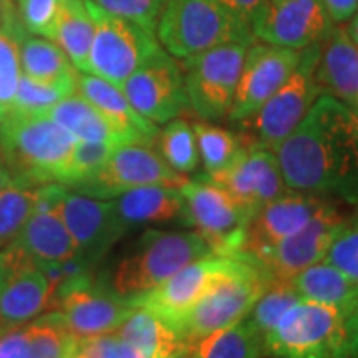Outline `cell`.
Segmentation results:
<instances>
[{
    "instance_id": "cell-1",
    "label": "cell",
    "mask_w": 358,
    "mask_h": 358,
    "mask_svg": "<svg viewBox=\"0 0 358 358\" xmlns=\"http://www.w3.org/2000/svg\"><path fill=\"white\" fill-rule=\"evenodd\" d=\"M285 186L325 198L358 196V113L324 93L277 146Z\"/></svg>"
},
{
    "instance_id": "cell-2",
    "label": "cell",
    "mask_w": 358,
    "mask_h": 358,
    "mask_svg": "<svg viewBox=\"0 0 358 358\" xmlns=\"http://www.w3.org/2000/svg\"><path fill=\"white\" fill-rule=\"evenodd\" d=\"M77 141L47 115L8 111L0 122V158L12 185L25 189L60 182Z\"/></svg>"
},
{
    "instance_id": "cell-3",
    "label": "cell",
    "mask_w": 358,
    "mask_h": 358,
    "mask_svg": "<svg viewBox=\"0 0 358 358\" xmlns=\"http://www.w3.org/2000/svg\"><path fill=\"white\" fill-rule=\"evenodd\" d=\"M211 254L213 249L196 231L148 229L129 245L103 282L133 306L179 268Z\"/></svg>"
},
{
    "instance_id": "cell-4",
    "label": "cell",
    "mask_w": 358,
    "mask_h": 358,
    "mask_svg": "<svg viewBox=\"0 0 358 358\" xmlns=\"http://www.w3.org/2000/svg\"><path fill=\"white\" fill-rule=\"evenodd\" d=\"M171 57L189 58L227 43H252V29L221 0H169L156 29Z\"/></svg>"
},
{
    "instance_id": "cell-5",
    "label": "cell",
    "mask_w": 358,
    "mask_h": 358,
    "mask_svg": "<svg viewBox=\"0 0 358 358\" xmlns=\"http://www.w3.org/2000/svg\"><path fill=\"white\" fill-rule=\"evenodd\" d=\"M322 43L302 48L301 60L282 87L249 120L239 123L241 134L254 145L275 151L299 123L306 118L313 103L324 95L317 66Z\"/></svg>"
},
{
    "instance_id": "cell-6",
    "label": "cell",
    "mask_w": 358,
    "mask_h": 358,
    "mask_svg": "<svg viewBox=\"0 0 358 358\" xmlns=\"http://www.w3.org/2000/svg\"><path fill=\"white\" fill-rule=\"evenodd\" d=\"M345 319L338 308L301 299L264 335L266 357L350 358Z\"/></svg>"
},
{
    "instance_id": "cell-7",
    "label": "cell",
    "mask_w": 358,
    "mask_h": 358,
    "mask_svg": "<svg viewBox=\"0 0 358 358\" xmlns=\"http://www.w3.org/2000/svg\"><path fill=\"white\" fill-rule=\"evenodd\" d=\"M95 25L87 73L96 75L122 88L145 62L161 50L155 32L103 10L93 0H85Z\"/></svg>"
},
{
    "instance_id": "cell-8",
    "label": "cell",
    "mask_w": 358,
    "mask_h": 358,
    "mask_svg": "<svg viewBox=\"0 0 358 358\" xmlns=\"http://www.w3.org/2000/svg\"><path fill=\"white\" fill-rule=\"evenodd\" d=\"M268 284L261 268L244 261L239 271L213 285L173 327L194 348L216 330L244 320Z\"/></svg>"
},
{
    "instance_id": "cell-9",
    "label": "cell",
    "mask_w": 358,
    "mask_h": 358,
    "mask_svg": "<svg viewBox=\"0 0 358 358\" xmlns=\"http://www.w3.org/2000/svg\"><path fill=\"white\" fill-rule=\"evenodd\" d=\"M250 43H227L182 60L189 108L203 122L227 118Z\"/></svg>"
},
{
    "instance_id": "cell-10",
    "label": "cell",
    "mask_w": 358,
    "mask_h": 358,
    "mask_svg": "<svg viewBox=\"0 0 358 358\" xmlns=\"http://www.w3.org/2000/svg\"><path fill=\"white\" fill-rule=\"evenodd\" d=\"M179 191L185 199L187 226L203 237L216 256H239L249 216L229 192L206 178L187 179Z\"/></svg>"
},
{
    "instance_id": "cell-11",
    "label": "cell",
    "mask_w": 358,
    "mask_h": 358,
    "mask_svg": "<svg viewBox=\"0 0 358 358\" xmlns=\"http://www.w3.org/2000/svg\"><path fill=\"white\" fill-rule=\"evenodd\" d=\"M133 308L92 272L62 282L52 295L48 312H60L71 335L82 340L115 332Z\"/></svg>"
},
{
    "instance_id": "cell-12",
    "label": "cell",
    "mask_w": 358,
    "mask_h": 358,
    "mask_svg": "<svg viewBox=\"0 0 358 358\" xmlns=\"http://www.w3.org/2000/svg\"><path fill=\"white\" fill-rule=\"evenodd\" d=\"M348 217L350 213L342 203L327 198L317 213L295 234L282 241L259 261L250 264L261 268L271 282L292 279L307 267L324 261Z\"/></svg>"
},
{
    "instance_id": "cell-13",
    "label": "cell",
    "mask_w": 358,
    "mask_h": 358,
    "mask_svg": "<svg viewBox=\"0 0 358 358\" xmlns=\"http://www.w3.org/2000/svg\"><path fill=\"white\" fill-rule=\"evenodd\" d=\"M186 181L187 178L164 163L155 146L127 143L115 146L100 171L70 191L110 201L136 187L156 185L181 187Z\"/></svg>"
},
{
    "instance_id": "cell-14",
    "label": "cell",
    "mask_w": 358,
    "mask_h": 358,
    "mask_svg": "<svg viewBox=\"0 0 358 358\" xmlns=\"http://www.w3.org/2000/svg\"><path fill=\"white\" fill-rule=\"evenodd\" d=\"M122 92L133 108L155 124H166L191 110L181 66L163 48L134 71Z\"/></svg>"
},
{
    "instance_id": "cell-15",
    "label": "cell",
    "mask_w": 358,
    "mask_h": 358,
    "mask_svg": "<svg viewBox=\"0 0 358 358\" xmlns=\"http://www.w3.org/2000/svg\"><path fill=\"white\" fill-rule=\"evenodd\" d=\"M50 285L35 259L12 241L0 250V330L48 310Z\"/></svg>"
},
{
    "instance_id": "cell-16",
    "label": "cell",
    "mask_w": 358,
    "mask_h": 358,
    "mask_svg": "<svg viewBox=\"0 0 358 358\" xmlns=\"http://www.w3.org/2000/svg\"><path fill=\"white\" fill-rule=\"evenodd\" d=\"M58 214L73 239L77 257L92 268L128 231L116 214L113 201L90 198L69 187L58 203Z\"/></svg>"
},
{
    "instance_id": "cell-17",
    "label": "cell",
    "mask_w": 358,
    "mask_h": 358,
    "mask_svg": "<svg viewBox=\"0 0 358 358\" xmlns=\"http://www.w3.org/2000/svg\"><path fill=\"white\" fill-rule=\"evenodd\" d=\"M243 266L244 259L216 254L196 259L151 292L136 299L133 307L150 308L174 325L213 285L234 274Z\"/></svg>"
},
{
    "instance_id": "cell-18",
    "label": "cell",
    "mask_w": 358,
    "mask_h": 358,
    "mask_svg": "<svg viewBox=\"0 0 358 358\" xmlns=\"http://www.w3.org/2000/svg\"><path fill=\"white\" fill-rule=\"evenodd\" d=\"M334 24L322 0H267L250 29L264 43L302 50L324 42Z\"/></svg>"
},
{
    "instance_id": "cell-19",
    "label": "cell",
    "mask_w": 358,
    "mask_h": 358,
    "mask_svg": "<svg viewBox=\"0 0 358 358\" xmlns=\"http://www.w3.org/2000/svg\"><path fill=\"white\" fill-rule=\"evenodd\" d=\"M301 52L271 43L250 45L227 120L239 124L256 113L287 82L301 60Z\"/></svg>"
},
{
    "instance_id": "cell-20",
    "label": "cell",
    "mask_w": 358,
    "mask_h": 358,
    "mask_svg": "<svg viewBox=\"0 0 358 358\" xmlns=\"http://www.w3.org/2000/svg\"><path fill=\"white\" fill-rule=\"evenodd\" d=\"M206 179L229 192L249 219L264 206L289 191L282 178L275 151L249 141L226 171Z\"/></svg>"
},
{
    "instance_id": "cell-21",
    "label": "cell",
    "mask_w": 358,
    "mask_h": 358,
    "mask_svg": "<svg viewBox=\"0 0 358 358\" xmlns=\"http://www.w3.org/2000/svg\"><path fill=\"white\" fill-rule=\"evenodd\" d=\"M325 196L301 191H285L249 219L239 259L256 262L295 234L324 204Z\"/></svg>"
},
{
    "instance_id": "cell-22",
    "label": "cell",
    "mask_w": 358,
    "mask_h": 358,
    "mask_svg": "<svg viewBox=\"0 0 358 358\" xmlns=\"http://www.w3.org/2000/svg\"><path fill=\"white\" fill-rule=\"evenodd\" d=\"M77 92L108 120L124 145L138 143V145L155 146L159 133L158 124L151 123L138 113L124 96L122 88L115 87L113 83L96 75L78 71Z\"/></svg>"
},
{
    "instance_id": "cell-23",
    "label": "cell",
    "mask_w": 358,
    "mask_h": 358,
    "mask_svg": "<svg viewBox=\"0 0 358 358\" xmlns=\"http://www.w3.org/2000/svg\"><path fill=\"white\" fill-rule=\"evenodd\" d=\"M317 78L327 95H332L358 113V47L345 29L334 27L322 42Z\"/></svg>"
},
{
    "instance_id": "cell-24",
    "label": "cell",
    "mask_w": 358,
    "mask_h": 358,
    "mask_svg": "<svg viewBox=\"0 0 358 358\" xmlns=\"http://www.w3.org/2000/svg\"><path fill=\"white\" fill-rule=\"evenodd\" d=\"M111 201L127 229L148 224H186L185 199L179 187L163 185L143 186L123 192Z\"/></svg>"
},
{
    "instance_id": "cell-25",
    "label": "cell",
    "mask_w": 358,
    "mask_h": 358,
    "mask_svg": "<svg viewBox=\"0 0 358 358\" xmlns=\"http://www.w3.org/2000/svg\"><path fill=\"white\" fill-rule=\"evenodd\" d=\"M115 334L146 358H191L192 348L178 330L150 308L134 307Z\"/></svg>"
},
{
    "instance_id": "cell-26",
    "label": "cell",
    "mask_w": 358,
    "mask_h": 358,
    "mask_svg": "<svg viewBox=\"0 0 358 358\" xmlns=\"http://www.w3.org/2000/svg\"><path fill=\"white\" fill-rule=\"evenodd\" d=\"M303 301L338 308L348 317L358 303V284L330 262L320 261L289 279Z\"/></svg>"
},
{
    "instance_id": "cell-27",
    "label": "cell",
    "mask_w": 358,
    "mask_h": 358,
    "mask_svg": "<svg viewBox=\"0 0 358 358\" xmlns=\"http://www.w3.org/2000/svg\"><path fill=\"white\" fill-rule=\"evenodd\" d=\"M37 262H65L77 256L73 239L58 211H34L13 239Z\"/></svg>"
},
{
    "instance_id": "cell-28",
    "label": "cell",
    "mask_w": 358,
    "mask_h": 358,
    "mask_svg": "<svg viewBox=\"0 0 358 358\" xmlns=\"http://www.w3.org/2000/svg\"><path fill=\"white\" fill-rule=\"evenodd\" d=\"M20 66L24 75L37 82L77 88L78 70L66 53L50 38H40L27 30L20 40Z\"/></svg>"
},
{
    "instance_id": "cell-29",
    "label": "cell",
    "mask_w": 358,
    "mask_h": 358,
    "mask_svg": "<svg viewBox=\"0 0 358 358\" xmlns=\"http://www.w3.org/2000/svg\"><path fill=\"white\" fill-rule=\"evenodd\" d=\"M45 115L73 134L78 141L110 143L115 146L124 145L108 120L80 93H73L60 100Z\"/></svg>"
},
{
    "instance_id": "cell-30",
    "label": "cell",
    "mask_w": 358,
    "mask_h": 358,
    "mask_svg": "<svg viewBox=\"0 0 358 358\" xmlns=\"http://www.w3.org/2000/svg\"><path fill=\"white\" fill-rule=\"evenodd\" d=\"M95 25L85 0H60L53 42L66 53L78 71H88Z\"/></svg>"
},
{
    "instance_id": "cell-31",
    "label": "cell",
    "mask_w": 358,
    "mask_h": 358,
    "mask_svg": "<svg viewBox=\"0 0 358 358\" xmlns=\"http://www.w3.org/2000/svg\"><path fill=\"white\" fill-rule=\"evenodd\" d=\"M262 337L248 319L216 330L199 340L191 358H264Z\"/></svg>"
},
{
    "instance_id": "cell-32",
    "label": "cell",
    "mask_w": 358,
    "mask_h": 358,
    "mask_svg": "<svg viewBox=\"0 0 358 358\" xmlns=\"http://www.w3.org/2000/svg\"><path fill=\"white\" fill-rule=\"evenodd\" d=\"M192 129L201 164L204 168V178H214L226 171L248 145L241 133L217 127L211 122H196Z\"/></svg>"
},
{
    "instance_id": "cell-33",
    "label": "cell",
    "mask_w": 358,
    "mask_h": 358,
    "mask_svg": "<svg viewBox=\"0 0 358 358\" xmlns=\"http://www.w3.org/2000/svg\"><path fill=\"white\" fill-rule=\"evenodd\" d=\"M25 325V358H71L78 340L71 335L60 312L52 310Z\"/></svg>"
},
{
    "instance_id": "cell-34",
    "label": "cell",
    "mask_w": 358,
    "mask_h": 358,
    "mask_svg": "<svg viewBox=\"0 0 358 358\" xmlns=\"http://www.w3.org/2000/svg\"><path fill=\"white\" fill-rule=\"evenodd\" d=\"M155 146L164 163L181 176L187 178L201 166L194 129L186 120L174 118L164 124V128L159 129Z\"/></svg>"
},
{
    "instance_id": "cell-35",
    "label": "cell",
    "mask_w": 358,
    "mask_h": 358,
    "mask_svg": "<svg viewBox=\"0 0 358 358\" xmlns=\"http://www.w3.org/2000/svg\"><path fill=\"white\" fill-rule=\"evenodd\" d=\"M25 29L19 12L0 20V106L10 111L20 80V40Z\"/></svg>"
},
{
    "instance_id": "cell-36",
    "label": "cell",
    "mask_w": 358,
    "mask_h": 358,
    "mask_svg": "<svg viewBox=\"0 0 358 358\" xmlns=\"http://www.w3.org/2000/svg\"><path fill=\"white\" fill-rule=\"evenodd\" d=\"M299 301L301 297L289 280L271 282L261 297L257 299V302L254 303V307L250 308L245 319L264 338V335L279 322L280 317Z\"/></svg>"
},
{
    "instance_id": "cell-37",
    "label": "cell",
    "mask_w": 358,
    "mask_h": 358,
    "mask_svg": "<svg viewBox=\"0 0 358 358\" xmlns=\"http://www.w3.org/2000/svg\"><path fill=\"white\" fill-rule=\"evenodd\" d=\"M77 93V88L69 85H50L20 75L19 87L10 111H19L27 115H45L52 106L64 98Z\"/></svg>"
},
{
    "instance_id": "cell-38",
    "label": "cell",
    "mask_w": 358,
    "mask_h": 358,
    "mask_svg": "<svg viewBox=\"0 0 358 358\" xmlns=\"http://www.w3.org/2000/svg\"><path fill=\"white\" fill-rule=\"evenodd\" d=\"M35 189L8 185L0 192V248L10 244L34 213Z\"/></svg>"
},
{
    "instance_id": "cell-39",
    "label": "cell",
    "mask_w": 358,
    "mask_h": 358,
    "mask_svg": "<svg viewBox=\"0 0 358 358\" xmlns=\"http://www.w3.org/2000/svg\"><path fill=\"white\" fill-rule=\"evenodd\" d=\"M113 150L115 145H110V143L77 141L64 176L60 179V185L69 189H75L78 185L100 171Z\"/></svg>"
},
{
    "instance_id": "cell-40",
    "label": "cell",
    "mask_w": 358,
    "mask_h": 358,
    "mask_svg": "<svg viewBox=\"0 0 358 358\" xmlns=\"http://www.w3.org/2000/svg\"><path fill=\"white\" fill-rule=\"evenodd\" d=\"M103 10L122 17L156 34L158 22L169 0H93Z\"/></svg>"
},
{
    "instance_id": "cell-41",
    "label": "cell",
    "mask_w": 358,
    "mask_h": 358,
    "mask_svg": "<svg viewBox=\"0 0 358 358\" xmlns=\"http://www.w3.org/2000/svg\"><path fill=\"white\" fill-rule=\"evenodd\" d=\"M324 261L340 268L358 284V213L350 214L343 224Z\"/></svg>"
},
{
    "instance_id": "cell-42",
    "label": "cell",
    "mask_w": 358,
    "mask_h": 358,
    "mask_svg": "<svg viewBox=\"0 0 358 358\" xmlns=\"http://www.w3.org/2000/svg\"><path fill=\"white\" fill-rule=\"evenodd\" d=\"M60 0H17V12L29 34L53 40Z\"/></svg>"
},
{
    "instance_id": "cell-43",
    "label": "cell",
    "mask_w": 358,
    "mask_h": 358,
    "mask_svg": "<svg viewBox=\"0 0 358 358\" xmlns=\"http://www.w3.org/2000/svg\"><path fill=\"white\" fill-rule=\"evenodd\" d=\"M71 358H146L115 332L78 340Z\"/></svg>"
},
{
    "instance_id": "cell-44",
    "label": "cell",
    "mask_w": 358,
    "mask_h": 358,
    "mask_svg": "<svg viewBox=\"0 0 358 358\" xmlns=\"http://www.w3.org/2000/svg\"><path fill=\"white\" fill-rule=\"evenodd\" d=\"M27 325L0 330V358H25Z\"/></svg>"
},
{
    "instance_id": "cell-45",
    "label": "cell",
    "mask_w": 358,
    "mask_h": 358,
    "mask_svg": "<svg viewBox=\"0 0 358 358\" xmlns=\"http://www.w3.org/2000/svg\"><path fill=\"white\" fill-rule=\"evenodd\" d=\"M221 3L229 8L236 17L244 20L245 24L252 25L254 19L262 10V7L266 6L267 0H221Z\"/></svg>"
},
{
    "instance_id": "cell-46",
    "label": "cell",
    "mask_w": 358,
    "mask_h": 358,
    "mask_svg": "<svg viewBox=\"0 0 358 358\" xmlns=\"http://www.w3.org/2000/svg\"><path fill=\"white\" fill-rule=\"evenodd\" d=\"M330 19L337 24L350 20L358 10V0H322Z\"/></svg>"
},
{
    "instance_id": "cell-47",
    "label": "cell",
    "mask_w": 358,
    "mask_h": 358,
    "mask_svg": "<svg viewBox=\"0 0 358 358\" xmlns=\"http://www.w3.org/2000/svg\"><path fill=\"white\" fill-rule=\"evenodd\" d=\"M347 345L350 358H358V303L345 319Z\"/></svg>"
},
{
    "instance_id": "cell-48",
    "label": "cell",
    "mask_w": 358,
    "mask_h": 358,
    "mask_svg": "<svg viewBox=\"0 0 358 358\" xmlns=\"http://www.w3.org/2000/svg\"><path fill=\"white\" fill-rule=\"evenodd\" d=\"M13 13H17V6L13 3V0H0V20L13 15Z\"/></svg>"
},
{
    "instance_id": "cell-49",
    "label": "cell",
    "mask_w": 358,
    "mask_h": 358,
    "mask_svg": "<svg viewBox=\"0 0 358 358\" xmlns=\"http://www.w3.org/2000/svg\"><path fill=\"white\" fill-rule=\"evenodd\" d=\"M345 30H347L348 37H350L352 42L358 47V10L353 13V17L350 19V24H348V29H345Z\"/></svg>"
},
{
    "instance_id": "cell-50",
    "label": "cell",
    "mask_w": 358,
    "mask_h": 358,
    "mask_svg": "<svg viewBox=\"0 0 358 358\" xmlns=\"http://www.w3.org/2000/svg\"><path fill=\"white\" fill-rule=\"evenodd\" d=\"M8 185H12L10 174H8L6 164H3L2 158H0V192L6 189V187H7Z\"/></svg>"
},
{
    "instance_id": "cell-51",
    "label": "cell",
    "mask_w": 358,
    "mask_h": 358,
    "mask_svg": "<svg viewBox=\"0 0 358 358\" xmlns=\"http://www.w3.org/2000/svg\"><path fill=\"white\" fill-rule=\"evenodd\" d=\"M6 115H7V111L2 108V106H0V122H2L3 118H6Z\"/></svg>"
}]
</instances>
